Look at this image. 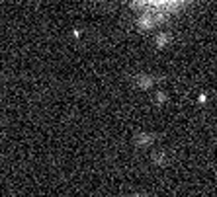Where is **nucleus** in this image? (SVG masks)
Wrapping results in <instances>:
<instances>
[{
    "mask_svg": "<svg viewBox=\"0 0 217 197\" xmlns=\"http://www.w3.org/2000/svg\"><path fill=\"white\" fill-rule=\"evenodd\" d=\"M145 2H157V4H168V2H174V0H145Z\"/></svg>",
    "mask_w": 217,
    "mask_h": 197,
    "instance_id": "obj_1",
    "label": "nucleus"
}]
</instances>
